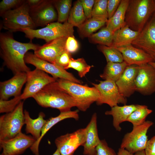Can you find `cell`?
I'll return each instance as SVG.
<instances>
[{"label":"cell","mask_w":155,"mask_h":155,"mask_svg":"<svg viewBox=\"0 0 155 155\" xmlns=\"http://www.w3.org/2000/svg\"><path fill=\"white\" fill-rule=\"evenodd\" d=\"M12 32H8L0 34V55L3 64L15 74L30 70L25 62L26 53L30 50L34 51L40 45L32 41L23 43L14 39Z\"/></svg>","instance_id":"1"},{"label":"cell","mask_w":155,"mask_h":155,"mask_svg":"<svg viewBox=\"0 0 155 155\" xmlns=\"http://www.w3.org/2000/svg\"><path fill=\"white\" fill-rule=\"evenodd\" d=\"M32 98L41 106L56 108L60 112L77 106L74 99L60 86L57 81L47 85Z\"/></svg>","instance_id":"2"},{"label":"cell","mask_w":155,"mask_h":155,"mask_svg":"<svg viewBox=\"0 0 155 155\" xmlns=\"http://www.w3.org/2000/svg\"><path fill=\"white\" fill-rule=\"evenodd\" d=\"M155 13V0H129L126 11V25L140 32Z\"/></svg>","instance_id":"3"},{"label":"cell","mask_w":155,"mask_h":155,"mask_svg":"<svg viewBox=\"0 0 155 155\" xmlns=\"http://www.w3.org/2000/svg\"><path fill=\"white\" fill-rule=\"evenodd\" d=\"M57 81L60 86L74 99L76 107L80 111H86L99 98L98 91L94 86L90 87L63 79Z\"/></svg>","instance_id":"4"},{"label":"cell","mask_w":155,"mask_h":155,"mask_svg":"<svg viewBox=\"0 0 155 155\" xmlns=\"http://www.w3.org/2000/svg\"><path fill=\"white\" fill-rule=\"evenodd\" d=\"M0 28L12 32L21 31L23 29H34L36 26L30 14V8L25 0L22 5L7 11L1 16Z\"/></svg>","instance_id":"5"},{"label":"cell","mask_w":155,"mask_h":155,"mask_svg":"<svg viewBox=\"0 0 155 155\" xmlns=\"http://www.w3.org/2000/svg\"><path fill=\"white\" fill-rule=\"evenodd\" d=\"M73 27L67 21L63 24L53 22L38 29L27 28L21 31L31 41L36 38L43 39L47 43L57 38L73 36Z\"/></svg>","instance_id":"6"},{"label":"cell","mask_w":155,"mask_h":155,"mask_svg":"<svg viewBox=\"0 0 155 155\" xmlns=\"http://www.w3.org/2000/svg\"><path fill=\"white\" fill-rule=\"evenodd\" d=\"M23 101H21L11 112L0 117V140L12 138L21 132L24 124Z\"/></svg>","instance_id":"7"},{"label":"cell","mask_w":155,"mask_h":155,"mask_svg":"<svg viewBox=\"0 0 155 155\" xmlns=\"http://www.w3.org/2000/svg\"><path fill=\"white\" fill-rule=\"evenodd\" d=\"M153 124L152 121L148 120L141 125L133 127L132 130L124 136L120 148L133 154L144 150L148 141V131Z\"/></svg>","instance_id":"8"},{"label":"cell","mask_w":155,"mask_h":155,"mask_svg":"<svg viewBox=\"0 0 155 155\" xmlns=\"http://www.w3.org/2000/svg\"><path fill=\"white\" fill-rule=\"evenodd\" d=\"M24 59L26 63L31 64L36 68L50 74L57 79H64L81 84L83 83L64 69L38 58L32 53L27 52Z\"/></svg>","instance_id":"9"},{"label":"cell","mask_w":155,"mask_h":155,"mask_svg":"<svg viewBox=\"0 0 155 155\" xmlns=\"http://www.w3.org/2000/svg\"><path fill=\"white\" fill-rule=\"evenodd\" d=\"M98 90L99 98L96 102L97 105L105 104L111 108L121 104L126 105V98L120 93L115 82L110 80L100 81L98 84L92 83Z\"/></svg>","instance_id":"10"},{"label":"cell","mask_w":155,"mask_h":155,"mask_svg":"<svg viewBox=\"0 0 155 155\" xmlns=\"http://www.w3.org/2000/svg\"><path fill=\"white\" fill-rule=\"evenodd\" d=\"M26 74V86L21 95L22 100L32 98L47 85L56 82L57 80L36 68L32 71H30Z\"/></svg>","instance_id":"11"},{"label":"cell","mask_w":155,"mask_h":155,"mask_svg":"<svg viewBox=\"0 0 155 155\" xmlns=\"http://www.w3.org/2000/svg\"><path fill=\"white\" fill-rule=\"evenodd\" d=\"M149 55L155 62V13L131 44Z\"/></svg>","instance_id":"12"},{"label":"cell","mask_w":155,"mask_h":155,"mask_svg":"<svg viewBox=\"0 0 155 155\" xmlns=\"http://www.w3.org/2000/svg\"><path fill=\"white\" fill-rule=\"evenodd\" d=\"M86 128H81L57 138L55 143L61 155H73L77 149L83 146L86 141Z\"/></svg>","instance_id":"13"},{"label":"cell","mask_w":155,"mask_h":155,"mask_svg":"<svg viewBox=\"0 0 155 155\" xmlns=\"http://www.w3.org/2000/svg\"><path fill=\"white\" fill-rule=\"evenodd\" d=\"M135 91L145 96L155 92V68L149 63L139 66L135 80Z\"/></svg>","instance_id":"14"},{"label":"cell","mask_w":155,"mask_h":155,"mask_svg":"<svg viewBox=\"0 0 155 155\" xmlns=\"http://www.w3.org/2000/svg\"><path fill=\"white\" fill-rule=\"evenodd\" d=\"M54 1L43 0L38 6L30 9V17L36 27H45L58 19Z\"/></svg>","instance_id":"15"},{"label":"cell","mask_w":155,"mask_h":155,"mask_svg":"<svg viewBox=\"0 0 155 155\" xmlns=\"http://www.w3.org/2000/svg\"><path fill=\"white\" fill-rule=\"evenodd\" d=\"M36 141L32 136L21 132L11 139L0 140V149L5 155H19L30 148Z\"/></svg>","instance_id":"16"},{"label":"cell","mask_w":155,"mask_h":155,"mask_svg":"<svg viewBox=\"0 0 155 155\" xmlns=\"http://www.w3.org/2000/svg\"><path fill=\"white\" fill-rule=\"evenodd\" d=\"M26 80V73L22 72L14 74L9 80L0 82V99L8 100L11 97L21 95V90Z\"/></svg>","instance_id":"17"},{"label":"cell","mask_w":155,"mask_h":155,"mask_svg":"<svg viewBox=\"0 0 155 155\" xmlns=\"http://www.w3.org/2000/svg\"><path fill=\"white\" fill-rule=\"evenodd\" d=\"M67 38H57L40 46L34 51V53L38 58L55 64L57 57L65 50Z\"/></svg>","instance_id":"18"},{"label":"cell","mask_w":155,"mask_h":155,"mask_svg":"<svg viewBox=\"0 0 155 155\" xmlns=\"http://www.w3.org/2000/svg\"><path fill=\"white\" fill-rule=\"evenodd\" d=\"M138 68L137 65L127 66L115 82L120 93L125 98L129 97L135 91V80Z\"/></svg>","instance_id":"19"},{"label":"cell","mask_w":155,"mask_h":155,"mask_svg":"<svg viewBox=\"0 0 155 155\" xmlns=\"http://www.w3.org/2000/svg\"><path fill=\"white\" fill-rule=\"evenodd\" d=\"M116 49L122 53L124 61L128 65H135L140 66L153 61L149 55L132 44Z\"/></svg>","instance_id":"20"},{"label":"cell","mask_w":155,"mask_h":155,"mask_svg":"<svg viewBox=\"0 0 155 155\" xmlns=\"http://www.w3.org/2000/svg\"><path fill=\"white\" fill-rule=\"evenodd\" d=\"M97 121V114L94 113L85 128L86 141L83 146L84 155H94L95 149L100 140L98 134Z\"/></svg>","instance_id":"21"},{"label":"cell","mask_w":155,"mask_h":155,"mask_svg":"<svg viewBox=\"0 0 155 155\" xmlns=\"http://www.w3.org/2000/svg\"><path fill=\"white\" fill-rule=\"evenodd\" d=\"M78 110L74 111H69L60 112L57 116L51 117L47 120L46 122L43 127L42 131L40 137L36 141L30 149L33 153L35 155H39V146L42 139L46 133L55 125L61 121L69 118H73L76 120L79 119Z\"/></svg>","instance_id":"22"},{"label":"cell","mask_w":155,"mask_h":155,"mask_svg":"<svg viewBox=\"0 0 155 155\" xmlns=\"http://www.w3.org/2000/svg\"><path fill=\"white\" fill-rule=\"evenodd\" d=\"M140 105L132 104L119 106L117 105L111 107L110 110L106 111L105 114L113 117V126L117 131H119L121 130L120 124L127 121L131 114Z\"/></svg>","instance_id":"23"},{"label":"cell","mask_w":155,"mask_h":155,"mask_svg":"<svg viewBox=\"0 0 155 155\" xmlns=\"http://www.w3.org/2000/svg\"><path fill=\"white\" fill-rule=\"evenodd\" d=\"M24 116L26 132L30 134L36 141L38 140L40 137L42 129L47 121V120L44 119L45 114L40 112L37 118L33 119L30 117L29 112L25 110Z\"/></svg>","instance_id":"24"},{"label":"cell","mask_w":155,"mask_h":155,"mask_svg":"<svg viewBox=\"0 0 155 155\" xmlns=\"http://www.w3.org/2000/svg\"><path fill=\"white\" fill-rule=\"evenodd\" d=\"M139 33L132 30L125 25L114 32L111 47L116 48L131 44Z\"/></svg>","instance_id":"25"},{"label":"cell","mask_w":155,"mask_h":155,"mask_svg":"<svg viewBox=\"0 0 155 155\" xmlns=\"http://www.w3.org/2000/svg\"><path fill=\"white\" fill-rule=\"evenodd\" d=\"M129 2V0H121L118 9L113 15L108 19L106 22V27L113 32L126 25L125 14Z\"/></svg>","instance_id":"26"},{"label":"cell","mask_w":155,"mask_h":155,"mask_svg":"<svg viewBox=\"0 0 155 155\" xmlns=\"http://www.w3.org/2000/svg\"><path fill=\"white\" fill-rule=\"evenodd\" d=\"M127 63L123 61L121 63L108 62L100 77L104 80L116 82L120 77L126 67Z\"/></svg>","instance_id":"27"},{"label":"cell","mask_w":155,"mask_h":155,"mask_svg":"<svg viewBox=\"0 0 155 155\" xmlns=\"http://www.w3.org/2000/svg\"><path fill=\"white\" fill-rule=\"evenodd\" d=\"M107 21L94 17L88 19L78 28L80 34L82 37H89L106 24Z\"/></svg>","instance_id":"28"},{"label":"cell","mask_w":155,"mask_h":155,"mask_svg":"<svg viewBox=\"0 0 155 155\" xmlns=\"http://www.w3.org/2000/svg\"><path fill=\"white\" fill-rule=\"evenodd\" d=\"M86 19L81 3L80 0H78L71 9L67 22L73 27L78 28Z\"/></svg>","instance_id":"29"},{"label":"cell","mask_w":155,"mask_h":155,"mask_svg":"<svg viewBox=\"0 0 155 155\" xmlns=\"http://www.w3.org/2000/svg\"><path fill=\"white\" fill-rule=\"evenodd\" d=\"M114 33L106 26L88 38L92 42L111 47L113 43Z\"/></svg>","instance_id":"30"},{"label":"cell","mask_w":155,"mask_h":155,"mask_svg":"<svg viewBox=\"0 0 155 155\" xmlns=\"http://www.w3.org/2000/svg\"><path fill=\"white\" fill-rule=\"evenodd\" d=\"M152 112L147 106L141 105L130 115L127 121L131 123L133 127L143 124L146 121L147 117Z\"/></svg>","instance_id":"31"},{"label":"cell","mask_w":155,"mask_h":155,"mask_svg":"<svg viewBox=\"0 0 155 155\" xmlns=\"http://www.w3.org/2000/svg\"><path fill=\"white\" fill-rule=\"evenodd\" d=\"M72 0L54 1V3L57 11V22H65L67 21L71 10Z\"/></svg>","instance_id":"32"},{"label":"cell","mask_w":155,"mask_h":155,"mask_svg":"<svg viewBox=\"0 0 155 155\" xmlns=\"http://www.w3.org/2000/svg\"><path fill=\"white\" fill-rule=\"evenodd\" d=\"M98 47L105 57L107 62L121 63L124 61L122 53L117 49L103 45H100Z\"/></svg>","instance_id":"33"},{"label":"cell","mask_w":155,"mask_h":155,"mask_svg":"<svg viewBox=\"0 0 155 155\" xmlns=\"http://www.w3.org/2000/svg\"><path fill=\"white\" fill-rule=\"evenodd\" d=\"M92 67L88 65L83 58L74 59L71 58L65 69L72 68L75 70L78 71L79 76L82 78L89 71Z\"/></svg>","instance_id":"34"},{"label":"cell","mask_w":155,"mask_h":155,"mask_svg":"<svg viewBox=\"0 0 155 155\" xmlns=\"http://www.w3.org/2000/svg\"><path fill=\"white\" fill-rule=\"evenodd\" d=\"M107 0H95L92 12V17L108 20Z\"/></svg>","instance_id":"35"},{"label":"cell","mask_w":155,"mask_h":155,"mask_svg":"<svg viewBox=\"0 0 155 155\" xmlns=\"http://www.w3.org/2000/svg\"><path fill=\"white\" fill-rule=\"evenodd\" d=\"M22 100L21 95L9 100L0 99V113H7L12 112Z\"/></svg>","instance_id":"36"},{"label":"cell","mask_w":155,"mask_h":155,"mask_svg":"<svg viewBox=\"0 0 155 155\" xmlns=\"http://www.w3.org/2000/svg\"><path fill=\"white\" fill-rule=\"evenodd\" d=\"M24 0H3L0 3V16L9 10L18 7L23 3Z\"/></svg>","instance_id":"37"},{"label":"cell","mask_w":155,"mask_h":155,"mask_svg":"<svg viewBox=\"0 0 155 155\" xmlns=\"http://www.w3.org/2000/svg\"><path fill=\"white\" fill-rule=\"evenodd\" d=\"M94 155H117L115 151L109 147L105 140H100L96 147Z\"/></svg>","instance_id":"38"},{"label":"cell","mask_w":155,"mask_h":155,"mask_svg":"<svg viewBox=\"0 0 155 155\" xmlns=\"http://www.w3.org/2000/svg\"><path fill=\"white\" fill-rule=\"evenodd\" d=\"M71 58V53L65 49L57 57L55 64L65 69Z\"/></svg>","instance_id":"39"},{"label":"cell","mask_w":155,"mask_h":155,"mask_svg":"<svg viewBox=\"0 0 155 155\" xmlns=\"http://www.w3.org/2000/svg\"><path fill=\"white\" fill-rule=\"evenodd\" d=\"M79 44L74 36L68 37L66 40L65 49L70 53H74L78 50Z\"/></svg>","instance_id":"40"},{"label":"cell","mask_w":155,"mask_h":155,"mask_svg":"<svg viewBox=\"0 0 155 155\" xmlns=\"http://www.w3.org/2000/svg\"><path fill=\"white\" fill-rule=\"evenodd\" d=\"M85 14L87 19L92 18V12L94 4V0H81Z\"/></svg>","instance_id":"41"},{"label":"cell","mask_w":155,"mask_h":155,"mask_svg":"<svg viewBox=\"0 0 155 155\" xmlns=\"http://www.w3.org/2000/svg\"><path fill=\"white\" fill-rule=\"evenodd\" d=\"M121 0H108L107 4V11L108 19L111 18L118 9Z\"/></svg>","instance_id":"42"},{"label":"cell","mask_w":155,"mask_h":155,"mask_svg":"<svg viewBox=\"0 0 155 155\" xmlns=\"http://www.w3.org/2000/svg\"><path fill=\"white\" fill-rule=\"evenodd\" d=\"M144 151L146 155H155V135L148 140Z\"/></svg>","instance_id":"43"},{"label":"cell","mask_w":155,"mask_h":155,"mask_svg":"<svg viewBox=\"0 0 155 155\" xmlns=\"http://www.w3.org/2000/svg\"><path fill=\"white\" fill-rule=\"evenodd\" d=\"M43 0H27L26 1L30 9L34 8L40 5Z\"/></svg>","instance_id":"44"},{"label":"cell","mask_w":155,"mask_h":155,"mask_svg":"<svg viewBox=\"0 0 155 155\" xmlns=\"http://www.w3.org/2000/svg\"><path fill=\"white\" fill-rule=\"evenodd\" d=\"M117 155H135L125 149L120 148L119 149Z\"/></svg>","instance_id":"45"},{"label":"cell","mask_w":155,"mask_h":155,"mask_svg":"<svg viewBox=\"0 0 155 155\" xmlns=\"http://www.w3.org/2000/svg\"><path fill=\"white\" fill-rule=\"evenodd\" d=\"M134 154L135 155H146L144 150L138 151Z\"/></svg>","instance_id":"46"},{"label":"cell","mask_w":155,"mask_h":155,"mask_svg":"<svg viewBox=\"0 0 155 155\" xmlns=\"http://www.w3.org/2000/svg\"><path fill=\"white\" fill-rule=\"evenodd\" d=\"M52 155H61L58 150L57 149Z\"/></svg>","instance_id":"47"},{"label":"cell","mask_w":155,"mask_h":155,"mask_svg":"<svg viewBox=\"0 0 155 155\" xmlns=\"http://www.w3.org/2000/svg\"><path fill=\"white\" fill-rule=\"evenodd\" d=\"M149 63L155 68V62H152Z\"/></svg>","instance_id":"48"},{"label":"cell","mask_w":155,"mask_h":155,"mask_svg":"<svg viewBox=\"0 0 155 155\" xmlns=\"http://www.w3.org/2000/svg\"><path fill=\"white\" fill-rule=\"evenodd\" d=\"M0 155H5L2 153L1 154H0Z\"/></svg>","instance_id":"49"}]
</instances>
